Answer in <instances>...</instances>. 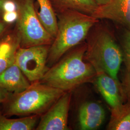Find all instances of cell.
<instances>
[{
	"label": "cell",
	"instance_id": "obj_15",
	"mask_svg": "<svg viewBox=\"0 0 130 130\" xmlns=\"http://www.w3.org/2000/svg\"><path fill=\"white\" fill-rule=\"evenodd\" d=\"M39 115H31L11 119L0 113V130H32L35 129Z\"/></svg>",
	"mask_w": 130,
	"mask_h": 130
},
{
	"label": "cell",
	"instance_id": "obj_8",
	"mask_svg": "<svg viewBox=\"0 0 130 130\" xmlns=\"http://www.w3.org/2000/svg\"><path fill=\"white\" fill-rule=\"evenodd\" d=\"M92 15L99 20H111L130 30V0H110L98 6Z\"/></svg>",
	"mask_w": 130,
	"mask_h": 130
},
{
	"label": "cell",
	"instance_id": "obj_16",
	"mask_svg": "<svg viewBox=\"0 0 130 130\" xmlns=\"http://www.w3.org/2000/svg\"><path fill=\"white\" fill-rule=\"evenodd\" d=\"M107 129L130 130V102L127 101L116 108L111 109Z\"/></svg>",
	"mask_w": 130,
	"mask_h": 130
},
{
	"label": "cell",
	"instance_id": "obj_23",
	"mask_svg": "<svg viewBox=\"0 0 130 130\" xmlns=\"http://www.w3.org/2000/svg\"><path fill=\"white\" fill-rule=\"evenodd\" d=\"M7 0H0V19H2L3 14L4 13V5Z\"/></svg>",
	"mask_w": 130,
	"mask_h": 130
},
{
	"label": "cell",
	"instance_id": "obj_3",
	"mask_svg": "<svg viewBox=\"0 0 130 130\" xmlns=\"http://www.w3.org/2000/svg\"><path fill=\"white\" fill-rule=\"evenodd\" d=\"M96 24L86 38L84 58L98 71H104L118 79L121 65L124 61L121 45L110 30Z\"/></svg>",
	"mask_w": 130,
	"mask_h": 130
},
{
	"label": "cell",
	"instance_id": "obj_21",
	"mask_svg": "<svg viewBox=\"0 0 130 130\" xmlns=\"http://www.w3.org/2000/svg\"><path fill=\"white\" fill-rule=\"evenodd\" d=\"M12 94V93L0 87V104L6 102L9 99Z\"/></svg>",
	"mask_w": 130,
	"mask_h": 130
},
{
	"label": "cell",
	"instance_id": "obj_7",
	"mask_svg": "<svg viewBox=\"0 0 130 130\" xmlns=\"http://www.w3.org/2000/svg\"><path fill=\"white\" fill-rule=\"evenodd\" d=\"M71 98V92L64 93L42 114L35 130H69L68 121Z\"/></svg>",
	"mask_w": 130,
	"mask_h": 130
},
{
	"label": "cell",
	"instance_id": "obj_17",
	"mask_svg": "<svg viewBox=\"0 0 130 130\" xmlns=\"http://www.w3.org/2000/svg\"><path fill=\"white\" fill-rule=\"evenodd\" d=\"M120 45L123 54L126 70L130 71V30L124 28L121 34Z\"/></svg>",
	"mask_w": 130,
	"mask_h": 130
},
{
	"label": "cell",
	"instance_id": "obj_2",
	"mask_svg": "<svg viewBox=\"0 0 130 130\" xmlns=\"http://www.w3.org/2000/svg\"><path fill=\"white\" fill-rule=\"evenodd\" d=\"M57 32L50 47L47 66L54 65L65 54L84 42L99 19L92 15L67 10L57 13Z\"/></svg>",
	"mask_w": 130,
	"mask_h": 130
},
{
	"label": "cell",
	"instance_id": "obj_1",
	"mask_svg": "<svg viewBox=\"0 0 130 130\" xmlns=\"http://www.w3.org/2000/svg\"><path fill=\"white\" fill-rule=\"evenodd\" d=\"M86 50L84 41L67 52L49 68L40 82L66 92L94 82L97 73L84 58Z\"/></svg>",
	"mask_w": 130,
	"mask_h": 130
},
{
	"label": "cell",
	"instance_id": "obj_5",
	"mask_svg": "<svg viewBox=\"0 0 130 130\" xmlns=\"http://www.w3.org/2000/svg\"><path fill=\"white\" fill-rule=\"evenodd\" d=\"M18 18L15 29L20 39V47L51 45L54 38L48 33L37 17L33 0H15Z\"/></svg>",
	"mask_w": 130,
	"mask_h": 130
},
{
	"label": "cell",
	"instance_id": "obj_19",
	"mask_svg": "<svg viewBox=\"0 0 130 130\" xmlns=\"http://www.w3.org/2000/svg\"><path fill=\"white\" fill-rule=\"evenodd\" d=\"M18 18L17 10L14 12H5L3 14L2 19L10 25L15 22Z\"/></svg>",
	"mask_w": 130,
	"mask_h": 130
},
{
	"label": "cell",
	"instance_id": "obj_20",
	"mask_svg": "<svg viewBox=\"0 0 130 130\" xmlns=\"http://www.w3.org/2000/svg\"><path fill=\"white\" fill-rule=\"evenodd\" d=\"M17 11V4L15 0H7L4 5V12Z\"/></svg>",
	"mask_w": 130,
	"mask_h": 130
},
{
	"label": "cell",
	"instance_id": "obj_12",
	"mask_svg": "<svg viewBox=\"0 0 130 130\" xmlns=\"http://www.w3.org/2000/svg\"><path fill=\"white\" fill-rule=\"evenodd\" d=\"M19 47L20 39L15 29L0 38V74L14 62Z\"/></svg>",
	"mask_w": 130,
	"mask_h": 130
},
{
	"label": "cell",
	"instance_id": "obj_9",
	"mask_svg": "<svg viewBox=\"0 0 130 130\" xmlns=\"http://www.w3.org/2000/svg\"><path fill=\"white\" fill-rule=\"evenodd\" d=\"M94 80L98 90L110 107H120L125 99L121 83L104 71H98Z\"/></svg>",
	"mask_w": 130,
	"mask_h": 130
},
{
	"label": "cell",
	"instance_id": "obj_10",
	"mask_svg": "<svg viewBox=\"0 0 130 130\" xmlns=\"http://www.w3.org/2000/svg\"><path fill=\"white\" fill-rule=\"evenodd\" d=\"M105 118L104 108L98 103H84L79 108V125L81 130H97L102 125Z\"/></svg>",
	"mask_w": 130,
	"mask_h": 130
},
{
	"label": "cell",
	"instance_id": "obj_4",
	"mask_svg": "<svg viewBox=\"0 0 130 130\" xmlns=\"http://www.w3.org/2000/svg\"><path fill=\"white\" fill-rule=\"evenodd\" d=\"M59 89L37 82L21 93H12L4 104L6 116H41L64 94Z\"/></svg>",
	"mask_w": 130,
	"mask_h": 130
},
{
	"label": "cell",
	"instance_id": "obj_11",
	"mask_svg": "<svg viewBox=\"0 0 130 130\" xmlns=\"http://www.w3.org/2000/svg\"><path fill=\"white\" fill-rule=\"evenodd\" d=\"M31 84L15 62L0 74V87L12 93H21Z\"/></svg>",
	"mask_w": 130,
	"mask_h": 130
},
{
	"label": "cell",
	"instance_id": "obj_22",
	"mask_svg": "<svg viewBox=\"0 0 130 130\" xmlns=\"http://www.w3.org/2000/svg\"><path fill=\"white\" fill-rule=\"evenodd\" d=\"M9 24L7 23L2 19H0V38L7 31L10 26Z\"/></svg>",
	"mask_w": 130,
	"mask_h": 130
},
{
	"label": "cell",
	"instance_id": "obj_14",
	"mask_svg": "<svg viewBox=\"0 0 130 130\" xmlns=\"http://www.w3.org/2000/svg\"><path fill=\"white\" fill-rule=\"evenodd\" d=\"M40 7L39 11H36L38 18L43 28L54 38L57 32V18L50 0H42L37 2Z\"/></svg>",
	"mask_w": 130,
	"mask_h": 130
},
{
	"label": "cell",
	"instance_id": "obj_6",
	"mask_svg": "<svg viewBox=\"0 0 130 130\" xmlns=\"http://www.w3.org/2000/svg\"><path fill=\"white\" fill-rule=\"evenodd\" d=\"M50 45H40L29 47H19L14 62L22 70L31 84L40 82L47 71Z\"/></svg>",
	"mask_w": 130,
	"mask_h": 130
},
{
	"label": "cell",
	"instance_id": "obj_24",
	"mask_svg": "<svg viewBox=\"0 0 130 130\" xmlns=\"http://www.w3.org/2000/svg\"><path fill=\"white\" fill-rule=\"evenodd\" d=\"M98 5H102L107 4L108 2H109L110 0H94Z\"/></svg>",
	"mask_w": 130,
	"mask_h": 130
},
{
	"label": "cell",
	"instance_id": "obj_13",
	"mask_svg": "<svg viewBox=\"0 0 130 130\" xmlns=\"http://www.w3.org/2000/svg\"><path fill=\"white\" fill-rule=\"evenodd\" d=\"M57 13L67 10L92 15L98 6L94 0H50Z\"/></svg>",
	"mask_w": 130,
	"mask_h": 130
},
{
	"label": "cell",
	"instance_id": "obj_18",
	"mask_svg": "<svg viewBox=\"0 0 130 130\" xmlns=\"http://www.w3.org/2000/svg\"><path fill=\"white\" fill-rule=\"evenodd\" d=\"M125 98L130 102V71L126 70L121 83Z\"/></svg>",
	"mask_w": 130,
	"mask_h": 130
},
{
	"label": "cell",
	"instance_id": "obj_25",
	"mask_svg": "<svg viewBox=\"0 0 130 130\" xmlns=\"http://www.w3.org/2000/svg\"><path fill=\"white\" fill-rule=\"evenodd\" d=\"M42 0H37V2H40V1H41Z\"/></svg>",
	"mask_w": 130,
	"mask_h": 130
}]
</instances>
